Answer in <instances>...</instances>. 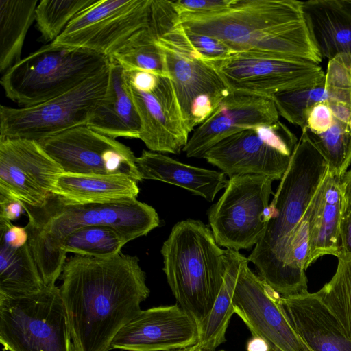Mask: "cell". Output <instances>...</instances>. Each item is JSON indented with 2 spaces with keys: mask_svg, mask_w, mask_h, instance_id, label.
Returning a JSON list of instances; mask_svg holds the SVG:
<instances>
[{
  "mask_svg": "<svg viewBox=\"0 0 351 351\" xmlns=\"http://www.w3.org/2000/svg\"><path fill=\"white\" fill-rule=\"evenodd\" d=\"M60 287L74 351H109L118 332L149 295L136 256L75 254L66 261Z\"/></svg>",
  "mask_w": 351,
  "mask_h": 351,
  "instance_id": "obj_1",
  "label": "cell"
},
{
  "mask_svg": "<svg viewBox=\"0 0 351 351\" xmlns=\"http://www.w3.org/2000/svg\"><path fill=\"white\" fill-rule=\"evenodd\" d=\"M186 29L219 39L235 53L304 60L322 58L296 0H235L219 13L178 16Z\"/></svg>",
  "mask_w": 351,
  "mask_h": 351,
  "instance_id": "obj_2",
  "label": "cell"
},
{
  "mask_svg": "<svg viewBox=\"0 0 351 351\" xmlns=\"http://www.w3.org/2000/svg\"><path fill=\"white\" fill-rule=\"evenodd\" d=\"M23 204L28 216V243L46 286L56 285L60 277L66 261L62 245L75 230L106 226L116 230L128 243L160 225L156 210L137 199L69 205L51 194L40 206Z\"/></svg>",
  "mask_w": 351,
  "mask_h": 351,
  "instance_id": "obj_3",
  "label": "cell"
},
{
  "mask_svg": "<svg viewBox=\"0 0 351 351\" xmlns=\"http://www.w3.org/2000/svg\"><path fill=\"white\" fill-rule=\"evenodd\" d=\"M328 165L302 134L286 172L268 207L263 235L247 257L260 278L285 297V263L289 239L306 214Z\"/></svg>",
  "mask_w": 351,
  "mask_h": 351,
  "instance_id": "obj_4",
  "label": "cell"
},
{
  "mask_svg": "<svg viewBox=\"0 0 351 351\" xmlns=\"http://www.w3.org/2000/svg\"><path fill=\"white\" fill-rule=\"evenodd\" d=\"M160 252L162 270L177 304L199 326L221 287L226 250L202 221L187 219L173 226Z\"/></svg>",
  "mask_w": 351,
  "mask_h": 351,
  "instance_id": "obj_5",
  "label": "cell"
},
{
  "mask_svg": "<svg viewBox=\"0 0 351 351\" xmlns=\"http://www.w3.org/2000/svg\"><path fill=\"white\" fill-rule=\"evenodd\" d=\"M149 25L162 48L189 133L203 123L230 89L189 45L171 1L153 0Z\"/></svg>",
  "mask_w": 351,
  "mask_h": 351,
  "instance_id": "obj_6",
  "label": "cell"
},
{
  "mask_svg": "<svg viewBox=\"0 0 351 351\" xmlns=\"http://www.w3.org/2000/svg\"><path fill=\"white\" fill-rule=\"evenodd\" d=\"M111 62L109 57L90 50L49 43L12 66L0 83L7 97L28 107L70 91Z\"/></svg>",
  "mask_w": 351,
  "mask_h": 351,
  "instance_id": "obj_7",
  "label": "cell"
},
{
  "mask_svg": "<svg viewBox=\"0 0 351 351\" xmlns=\"http://www.w3.org/2000/svg\"><path fill=\"white\" fill-rule=\"evenodd\" d=\"M0 342L8 351H74L60 287L0 295Z\"/></svg>",
  "mask_w": 351,
  "mask_h": 351,
  "instance_id": "obj_8",
  "label": "cell"
},
{
  "mask_svg": "<svg viewBox=\"0 0 351 351\" xmlns=\"http://www.w3.org/2000/svg\"><path fill=\"white\" fill-rule=\"evenodd\" d=\"M110 66L70 91L43 103L20 108L1 105L0 138L40 142L86 125L93 110L106 94Z\"/></svg>",
  "mask_w": 351,
  "mask_h": 351,
  "instance_id": "obj_9",
  "label": "cell"
},
{
  "mask_svg": "<svg viewBox=\"0 0 351 351\" xmlns=\"http://www.w3.org/2000/svg\"><path fill=\"white\" fill-rule=\"evenodd\" d=\"M275 180L255 174L235 175L208 211L219 246L237 251L256 245L265 230L271 186Z\"/></svg>",
  "mask_w": 351,
  "mask_h": 351,
  "instance_id": "obj_10",
  "label": "cell"
},
{
  "mask_svg": "<svg viewBox=\"0 0 351 351\" xmlns=\"http://www.w3.org/2000/svg\"><path fill=\"white\" fill-rule=\"evenodd\" d=\"M298 143L282 122L258 125L230 135L204 156L228 178L255 174L281 180Z\"/></svg>",
  "mask_w": 351,
  "mask_h": 351,
  "instance_id": "obj_11",
  "label": "cell"
},
{
  "mask_svg": "<svg viewBox=\"0 0 351 351\" xmlns=\"http://www.w3.org/2000/svg\"><path fill=\"white\" fill-rule=\"evenodd\" d=\"M152 0H98L76 16L51 44L111 58L133 34L149 25Z\"/></svg>",
  "mask_w": 351,
  "mask_h": 351,
  "instance_id": "obj_12",
  "label": "cell"
},
{
  "mask_svg": "<svg viewBox=\"0 0 351 351\" xmlns=\"http://www.w3.org/2000/svg\"><path fill=\"white\" fill-rule=\"evenodd\" d=\"M140 121L138 139L152 152L180 154L189 141L171 80L144 71H125Z\"/></svg>",
  "mask_w": 351,
  "mask_h": 351,
  "instance_id": "obj_13",
  "label": "cell"
},
{
  "mask_svg": "<svg viewBox=\"0 0 351 351\" xmlns=\"http://www.w3.org/2000/svg\"><path fill=\"white\" fill-rule=\"evenodd\" d=\"M230 90L271 97L274 95L316 85L325 80L319 64L313 62L256 53H234L207 62Z\"/></svg>",
  "mask_w": 351,
  "mask_h": 351,
  "instance_id": "obj_14",
  "label": "cell"
},
{
  "mask_svg": "<svg viewBox=\"0 0 351 351\" xmlns=\"http://www.w3.org/2000/svg\"><path fill=\"white\" fill-rule=\"evenodd\" d=\"M64 173L128 176L142 181L131 149L86 125L38 142Z\"/></svg>",
  "mask_w": 351,
  "mask_h": 351,
  "instance_id": "obj_15",
  "label": "cell"
},
{
  "mask_svg": "<svg viewBox=\"0 0 351 351\" xmlns=\"http://www.w3.org/2000/svg\"><path fill=\"white\" fill-rule=\"evenodd\" d=\"M61 167L36 141L0 138V194L33 207L53 193Z\"/></svg>",
  "mask_w": 351,
  "mask_h": 351,
  "instance_id": "obj_16",
  "label": "cell"
},
{
  "mask_svg": "<svg viewBox=\"0 0 351 351\" xmlns=\"http://www.w3.org/2000/svg\"><path fill=\"white\" fill-rule=\"evenodd\" d=\"M247 258L233 296V310L252 337L263 340L268 351H311L296 335L278 305L280 295L255 274Z\"/></svg>",
  "mask_w": 351,
  "mask_h": 351,
  "instance_id": "obj_17",
  "label": "cell"
},
{
  "mask_svg": "<svg viewBox=\"0 0 351 351\" xmlns=\"http://www.w3.org/2000/svg\"><path fill=\"white\" fill-rule=\"evenodd\" d=\"M199 326L179 304L141 311L116 335L111 349L171 351L197 344Z\"/></svg>",
  "mask_w": 351,
  "mask_h": 351,
  "instance_id": "obj_18",
  "label": "cell"
},
{
  "mask_svg": "<svg viewBox=\"0 0 351 351\" xmlns=\"http://www.w3.org/2000/svg\"><path fill=\"white\" fill-rule=\"evenodd\" d=\"M273 99L230 90L211 114L195 130L183 150L187 157L203 158L215 144L236 132L279 121Z\"/></svg>",
  "mask_w": 351,
  "mask_h": 351,
  "instance_id": "obj_19",
  "label": "cell"
},
{
  "mask_svg": "<svg viewBox=\"0 0 351 351\" xmlns=\"http://www.w3.org/2000/svg\"><path fill=\"white\" fill-rule=\"evenodd\" d=\"M288 322L311 351H351L342 325L315 293L278 298Z\"/></svg>",
  "mask_w": 351,
  "mask_h": 351,
  "instance_id": "obj_20",
  "label": "cell"
},
{
  "mask_svg": "<svg viewBox=\"0 0 351 351\" xmlns=\"http://www.w3.org/2000/svg\"><path fill=\"white\" fill-rule=\"evenodd\" d=\"M341 178L328 169L310 205L309 252L306 269L324 255L340 254L343 213Z\"/></svg>",
  "mask_w": 351,
  "mask_h": 351,
  "instance_id": "obj_21",
  "label": "cell"
},
{
  "mask_svg": "<svg viewBox=\"0 0 351 351\" xmlns=\"http://www.w3.org/2000/svg\"><path fill=\"white\" fill-rule=\"evenodd\" d=\"M312 41L322 58L345 53L351 58V0L302 1Z\"/></svg>",
  "mask_w": 351,
  "mask_h": 351,
  "instance_id": "obj_22",
  "label": "cell"
},
{
  "mask_svg": "<svg viewBox=\"0 0 351 351\" xmlns=\"http://www.w3.org/2000/svg\"><path fill=\"white\" fill-rule=\"evenodd\" d=\"M86 126L113 138H138L141 121L125 71L112 60L106 94L93 110Z\"/></svg>",
  "mask_w": 351,
  "mask_h": 351,
  "instance_id": "obj_23",
  "label": "cell"
},
{
  "mask_svg": "<svg viewBox=\"0 0 351 351\" xmlns=\"http://www.w3.org/2000/svg\"><path fill=\"white\" fill-rule=\"evenodd\" d=\"M136 164L143 180H154L176 185L208 202L228 184L223 172L182 163L162 153L143 150Z\"/></svg>",
  "mask_w": 351,
  "mask_h": 351,
  "instance_id": "obj_24",
  "label": "cell"
},
{
  "mask_svg": "<svg viewBox=\"0 0 351 351\" xmlns=\"http://www.w3.org/2000/svg\"><path fill=\"white\" fill-rule=\"evenodd\" d=\"M139 191L138 182L125 175L62 173L52 194L66 204L77 205L136 199Z\"/></svg>",
  "mask_w": 351,
  "mask_h": 351,
  "instance_id": "obj_25",
  "label": "cell"
},
{
  "mask_svg": "<svg viewBox=\"0 0 351 351\" xmlns=\"http://www.w3.org/2000/svg\"><path fill=\"white\" fill-rule=\"evenodd\" d=\"M226 268L223 281L212 308L199 326V346L214 351L226 341L233 310V296L241 267L247 258L239 251L226 249Z\"/></svg>",
  "mask_w": 351,
  "mask_h": 351,
  "instance_id": "obj_26",
  "label": "cell"
},
{
  "mask_svg": "<svg viewBox=\"0 0 351 351\" xmlns=\"http://www.w3.org/2000/svg\"><path fill=\"white\" fill-rule=\"evenodd\" d=\"M38 0H0V72L21 58L27 32L35 21Z\"/></svg>",
  "mask_w": 351,
  "mask_h": 351,
  "instance_id": "obj_27",
  "label": "cell"
},
{
  "mask_svg": "<svg viewBox=\"0 0 351 351\" xmlns=\"http://www.w3.org/2000/svg\"><path fill=\"white\" fill-rule=\"evenodd\" d=\"M45 286L29 243L19 247L0 244V295L32 294Z\"/></svg>",
  "mask_w": 351,
  "mask_h": 351,
  "instance_id": "obj_28",
  "label": "cell"
},
{
  "mask_svg": "<svg viewBox=\"0 0 351 351\" xmlns=\"http://www.w3.org/2000/svg\"><path fill=\"white\" fill-rule=\"evenodd\" d=\"M111 59L125 71H144L169 77L165 53L150 25L128 38Z\"/></svg>",
  "mask_w": 351,
  "mask_h": 351,
  "instance_id": "obj_29",
  "label": "cell"
},
{
  "mask_svg": "<svg viewBox=\"0 0 351 351\" xmlns=\"http://www.w3.org/2000/svg\"><path fill=\"white\" fill-rule=\"evenodd\" d=\"M127 243L114 229L106 226H90L77 228L65 239L62 250L65 253L95 258H109L119 252Z\"/></svg>",
  "mask_w": 351,
  "mask_h": 351,
  "instance_id": "obj_30",
  "label": "cell"
},
{
  "mask_svg": "<svg viewBox=\"0 0 351 351\" xmlns=\"http://www.w3.org/2000/svg\"><path fill=\"white\" fill-rule=\"evenodd\" d=\"M325 93L334 118L351 127V58L348 55L341 53L329 60Z\"/></svg>",
  "mask_w": 351,
  "mask_h": 351,
  "instance_id": "obj_31",
  "label": "cell"
},
{
  "mask_svg": "<svg viewBox=\"0 0 351 351\" xmlns=\"http://www.w3.org/2000/svg\"><path fill=\"white\" fill-rule=\"evenodd\" d=\"M326 162L328 169L342 177L351 164V128L333 119L330 128L322 134L302 130Z\"/></svg>",
  "mask_w": 351,
  "mask_h": 351,
  "instance_id": "obj_32",
  "label": "cell"
},
{
  "mask_svg": "<svg viewBox=\"0 0 351 351\" xmlns=\"http://www.w3.org/2000/svg\"><path fill=\"white\" fill-rule=\"evenodd\" d=\"M98 0H42L36 8V27L43 42H53L69 23Z\"/></svg>",
  "mask_w": 351,
  "mask_h": 351,
  "instance_id": "obj_33",
  "label": "cell"
},
{
  "mask_svg": "<svg viewBox=\"0 0 351 351\" xmlns=\"http://www.w3.org/2000/svg\"><path fill=\"white\" fill-rule=\"evenodd\" d=\"M337 258L334 276L315 293L335 314L351 340V254Z\"/></svg>",
  "mask_w": 351,
  "mask_h": 351,
  "instance_id": "obj_34",
  "label": "cell"
},
{
  "mask_svg": "<svg viewBox=\"0 0 351 351\" xmlns=\"http://www.w3.org/2000/svg\"><path fill=\"white\" fill-rule=\"evenodd\" d=\"M271 98L279 115L303 130L307 110L315 104L326 101L325 80L312 86L275 94Z\"/></svg>",
  "mask_w": 351,
  "mask_h": 351,
  "instance_id": "obj_35",
  "label": "cell"
},
{
  "mask_svg": "<svg viewBox=\"0 0 351 351\" xmlns=\"http://www.w3.org/2000/svg\"><path fill=\"white\" fill-rule=\"evenodd\" d=\"M182 27L190 47L206 62L221 60L235 53L218 38L195 33Z\"/></svg>",
  "mask_w": 351,
  "mask_h": 351,
  "instance_id": "obj_36",
  "label": "cell"
},
{
  "mask_svg": "<svg viewBox=\"0 0 351 351\" xmlns=\"http://www.w3.org/2000/svg\"><path fill=\"white\" fill-rule=\"evenodd\" d=\"M235 0H177L171 1L178 16L210 15L230 8Z\"/></svg>",
  "mask_w": 351,
  "mask_h": 351,
  "instance_id": "obj_37",
  "label": "cell"
},
{
  "mask_svg": "<svg viewBox=\"0 0 351 351\" xmlns=\"http://www.w3.org/2000/svg\"><path fill=\"white\" fill-rule=\"evenodd\" d=\"M334 117L326 101L317 103L307 110L304 129L314 134L327 132L333 123ZM303 129V130H304Z\"/></svg>",
  "mask_w": 351,
  "mask_h": 351,
  "instance_id": "obj_38",
  "label": "cell"
},
{
  "mask_svg": "<svg viewBox=\"0 0 351 351\" xmlns=\"http://www.w3.org/2000/svg\"><path fill=\"white\" fill-rule=\"evenodd\" d=\"M27 243L28 233L25 227L14 226L11 221L0 219V244L19 247Z\"/></svg>",
  "mask_w": 351,
  "mask_h": 351,
  "instance_id": "obj_39",
  "label": "cell"
},
{
  "mask_svg": "<svg viewBox=\"0 0 351 351\" xmlns=\"http://www.w3.org/2000/svg\"><path fill=\"white\" fill-rule=\"evenodd\" d=\"M25 212L21 201L0 194V219L12 221Z\"/></svg>",
  "mask_w": 351,
  "mask_h": 351,
  "instance_id": "obj_40",
  "label": "cell"
},
{
  "mask_svg": "<svg viewBox=\"0 0 351 351\" xmlns=\"http://www.w3.org/2000/svg\"><path fill=\"white\" fill-rule=\"evenodd\" d=\"M351 254V212L343 214L340 225L339 256Z\"/></svg>",
  "mask_w": 351,
  "mask_h": 351,
  "instance_id": "obj_41",
  "label": "cell"
},
{
  "mask_svg": "<svg viewBox=\"0 0 351 351\" xmlns=\"http://www.w3.org/2000/svg\"><path fill=\"white\" fill-rule=\"evenodd\" d=\"M343 197V213L351 212V169L341 179Z\"/></svg>",
  "mask_w": 351,
  "mask_h": 351,
  "instance_id": "obj_42",
  "label": "cell"
},
{
  "mask_svg": "<svg viewBox=\"0 0 351 351\" xmlns=\"http://www.w3.org/2000/svg\"><path fill=\"white\" fill-rule=\"evenodd\" d=\"M247 351H268V347L261 339L252 337L247 343Z\"/></svg>",
  "mask_w": 351,
  "mask_h": 351,
  "instance_id": "obj_43",
  "label": "cell"
},
{
  "mask_svg": "<svg viewBox=\"0 0 351 351\" xmlns=\"http://www.w3.org/2000/svg\"><path fill=\"white\" fill-rule=\"evenodd\" d=\"M186 351H206L202 349L198 344L188 348Z\"/></svg>",
  "mask_w": 351,
  "mask_h": 351,
  "instance_id": "obj_44",
  "label": "cell"
},
{
  "mask_svg": "<svg viewBox=\"0 0 351 351\" xmlns=\"http://www.w3.org/2000/svg\"><path fill=\"white\" fill-rule=\"evenodd\" d=\"M188 349L187 348H184V349H178V350H171V351H186Z\"/></svg>",
  "mask_w": 351,
  "mask_h": 351,
  "instance_id": "obj_45",
  "label": "cell"
},
{
  "mask_svg": "<svg viewBox=\"0 0 351 351\" xmlns=\"http://www.w3.org/2000/svg\"><path fill=\"white\" fill-rule=\"evenodd\" d=\"M219 351H226V350H219Z\"/></svg>",
  "mask_w": 351,
  "mask_h": 351,
  "instance_id": "obj_46",
  "label": "cell"
}]
</instances>
